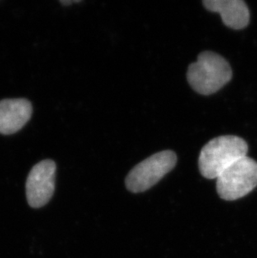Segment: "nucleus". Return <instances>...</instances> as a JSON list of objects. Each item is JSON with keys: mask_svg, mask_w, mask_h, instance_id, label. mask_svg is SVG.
I'll return each mask as SVG.
<instances>
[{"mask_svg": "<svg viewBox=\"0 0 257 258\" xmlns=\"http://www.w3.org/2000/svg\"><path fill=\"white\" fill-rule=\"evenodd\" d=\"M247 152V143L240 137L222 136L214 138L201 151L200 172L207 179H217L234 162L246 156Z\"/></svg>", "mask_w": 257, "mask_h": 258, "instance_id": "f257e3e1", "label": "nucleus"}, {"mask_svg": "<svg viewBox=\"0 0 257 258\" xmlns=\"http://www.w3.org/2000/svg\"><path fill=\"white\" fill-rule=\"evenodd\" d=\"M232 79V70L226 58L212 51L199 54L197 62L187 71V80L193 90L201 95L217 92Z\"/></svg>", "mask_w": 257, "mask_h": 258, "instance_id": "f03ea898", "label": "nucleus"}, {"mask_svg": "<svg viewBox=\"0 0 257 258\" xmlns=\"http://www.w3.org/2000/svg\"><path fill=\"white\" fill-rule=\"evenodd\" d=\"M257 185V162L244 156L216 179V190L225 201H235L252 191Z\"/></svg>", "mask_w": 257, "mask_h": 258, "instance_id": "7ed1b4c3", "label": "nucleus"}, {"mask_svg": "<svg viewBox=\"0 0 257 258\" xmlns=\"http://www.w3.org/2000/svg\"><path fill=\"white\" fill-rule=\"evenodd\" d=\"M177 163L176 154L163 151L154 154L136 165L125 178V185L131 192H144L159 182Z\"/></svg>", "mask_w": 257, "mask_h": 258, "instance_id": "20e7f679", "label": "nucleus"}, {"mask_svg": "<svg viewBox=\"0 0 257 258\" xmlns=\"http://www.w3.org/2000/svg\"><path fill=\"white\" fill-rule=\"evenodd\" d=\"M56 164L44 160L36 164L29 172L26 181L27 201L33 208H40L48 203L55 189Z\"/></svg>", "mask_w": 257, "mask_h": 258, "instance_id": "39448f33", "label": "nucleus"}, {"mask_svg": "<svg viewBox=\"0 0 257 258\" xmlns=\"http://www.w3.org/2000/svg\"><path fill=\"white\" fill-rule=\"evenodd\" d=\"M33 106L24 98L0 100V134L13 135L25 126L32 116Z\"/></svg>", "mask_w": 257, "mask_h": 258, "instance_id": "423d86ee", "label": "nucleus"}, {"mask_svg": "<svg viewBox=\"0 0 257 258\" xmlns=\"http://www.w3.org/2000/svg\"><path fill=\"white\" fill-rule=\"evenodd\" d=\"M203 5L211 12L219 13L225 25L242 29L250 22V11L242 0H205Z\"/></svg>", "mask_w": 257, "mask_h": 258, "instance_id": "0eeeda50", "label": "nucleus"}, {"mask_svg": "<svg viewBox=\"0 0 257 258\" xmlns=\"http://www.w3.org/2000/svg\"><path fill=\"white\" fill-rule=\"evenodd\" d=\"M79 2H80V1H69V0H67V1H65V0H63V1H60L61 4L63 5H71V4H73V3Z\"/></svg>", "mask_w": 257, "mask_h": 258, "instance_id": "6e6552de", "label": "nucleus"}]
</instances>
